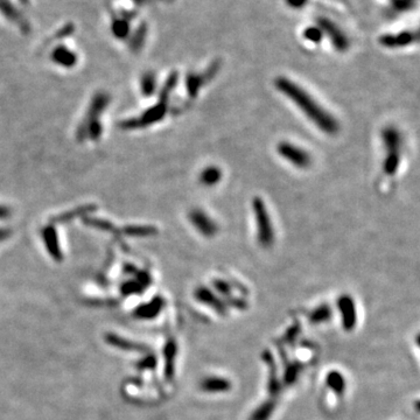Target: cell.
Wrapping results in <instances>:
<instances>
[{
    "label": "cell",
    "instance_id": "obj_1",
    "mask_svg": "<svg viewBox=\"0 0 420 420\" xmlns=\"http://www.w3.org/2000/svg\"><path fill=\"white\" fill-rule=\"evenodd\" d=\"M274 87L279 92L293 102L305 116L316 127H319L322 132L330 135L338 132L340 130L338 122L293 81L286 77H278L274 81Z\"/></svg>",
    "mask_w": 420,
    "mask_h": 420
},
{
    "label": "cell",
    "instance_id": "obj_2",
    "mask_svg": "<svg viewBox=\"0 0 420 420\" xmlns=\"http://www.w3.org/2000/svg\"><path fill=\"white\" fill-rule=\"evenodd\" d=\"M252 210L256 221L258 243L262 248H270L274 242V229L264 200L258 196L254 197Z\"/></svg>",
    "mask_w": 420,
    "mask_h": 420
},
{
    "label": "cell",
    "instance_id": "obj_3",
    "mask_svg": "<svg viewBox=\"0 0 420 420\" xmlns=\"http://www.w3.org/2000/svg\"><path fill=\"white\" fill-rule=\"evenodd\" d=\"M168 111V104L164 102H158L153 107L146 109L140 116L130 118V119L123 121L121 123V129L123 130H138L145 129V127L152 126L160 123L166 117Z\"/></svg>",
    "mask_w": 420,
    "mask_h": 420
},
{
    "label": "cell",
    "instance_id": "obj_4",
    "mask_svg": "<svg viewBox=\"0 0 420 420\" xmlns=\"http://www.w3.org/2000/svg\"><path fill=\"white\" fill-rule=\"evenodd\" d=\"M277 152L287 163L293 165L300 169H305L311 166L312 156L303 147L296 146L288 142H282L277 145Z\"/></svg>",
    "mask_w": 420,
    "mask_h": 420
},
{
    "label": "cell",
    "instance_id": "obj_5",
    "mask_svg": "<svg viewBox=\"0 0 420 420\" xmlns=\"http://www.w3.org/2000/svg\"><path fill=\"white\" fill-rule=\"evenodd\" d=\"M316 26L321 29L324 35L329 37L330 42L337 52H347L349 48V39L336 24L326 16H319L316 18Z\"/></svg>",
    "mask_w": 420,
    "mask_h": 420
},
{
    "label": "cell",
    "instance_id": "obj_6",
    "mask_svg": "<svg viewBox=\"0 0 420 420\" xmlns=\"http://www.w3.org/2000/svg\"><path fill=\"white\" fill-rule=\"evenodd\" d=\"M337 308L341 316V325L345 332H353L357 325V308L354 298L349 294H342L337 299Z\"/></svg>",
    "mask_w": 420,
    "mask_h": 420
},
{
    "label": "cell",
    "instance_id": "obj_7",
    "mask_svg": "<svg viewBox=\"0 0 420 420\" xmlns=\"http://www.w3.org/2000/svg\"><path fill=\"white\" fill-rule=\"evenodd\" d=\"M41 241L45 245L47 252L55 262L60 263L63 261L60 237H58V232L55 224L49 222L41 229Z\"/></svg>",
    "mask_w": 420,
    "mask_h": 420
},
{
    "label": "cell",
    "instance_id": "obj_8",
    "mask_svg": "<svg viewBox=\"0 0 420 420\" xmlns=\"http://www.w3.org/2000/svg\"><path fill=\"white\" fill-rule=\"evenodd\" d=\"M194 298L197 303H200L205 306L213 309L219 315H227L228 306L221 296H218L210 287L198 286L194 291Z\"/></svg>",
    "mask_w": 420,
    "mask_h": 420
},
{
    "label": "cell",
    "instance_id": "obj_9",
    "mask_svg": "<svg viewBox=\"0 0 420 420\" xmlns=\"http://www.w3.org/2000/svg\"><path fill=\"white\" fill-rule=\"evenodd\" d=\"M188 217L192 226L207 238L215 236L218 230L217 224L214 222V219L201 209L190 210Z\"/></svg>",
    "mask_w": 420,
    "mask_h": 420
},
{
    "label": "cell",
    "instance_id": "obj_10",
    "mask_svg": "<svg viewBox=\"0 0 420 420\" xmlns=\"http://www.w3.org/2000/svg\"><path fill=\"white\" fill-rule=\"evenodd\" d=\"M418 41V33L413 31H404L397 34H384L381 35L378 42L384 48L396 49L404 48Z\"/></svg>",
    "mask_w": 420,
    "mask_h": 420
},
{
    "label": "cell",
    "instance_id": "obj_11",
    "mask_svg": "<svg viewBox=\"0 0 420 420\" xmlns=\"http://www.w3.org/2000/svg\"><path fill=\"white\" fill-rule=\"evenodd\" d=\"M111 102V96L105 91H97L91 97L87 110V114L82 121L83 123L91 121H101V116L105 112Z\"/></svg>",
    "mask_w": 420,
    "mask_h": 420
},
{
    "label": "cell",
    "instance_id": "obj_12",
    "mask_svg": "<svg viewBox=\"0 0 420 420\" xmlns=\"http://www.w3.org/2000/svg\"><path fill=\"white\" fill-rule=\"evenodd\" d=\"M218 63L215 62L214 65H211L208 68L207 73L205 74H194L190 73L187 75L186 77V89L187 93L190 98H196L198 95V91L201 90V88L205 86V83L208 79H210L213 76L216 74V71L218 69Z\"/></svg>",
    "mask_w": 420,
    "mask_h": 420
},
{
    "label": "cell",
    "instance_id": "obj_13",
    "mask_svg": "<svg viewBox=\"0 0 420 420\" xmlns=\"http://www.w3.org/2000/svg\"><path fill=\"white\" fill-rule=\"evenodd\" d=\"M263 359H264L267 369H269V379H267V390H269V394L271 398L277 399V397H279V394L282 393L283 387L282 381L279 378L277 364L274 362L272 354H270L269 351H265V353L263 354Z\"/></svg>",
    "mask_w": 420,
    "mask_h": 420
},
{
    "label": "cell",
    "instance_id": "obj_14",
    "mask_svg": "<svg viewBox=\"0 0 420 420\" xmlns=\"http://www.w3.org/2000/svg\"><path fill=\"white\" fill-rule=\"evenodd\" d=\"M200 389L208 394L228 393L232 390L231 381L223 376H208L200 382Z\"/></svg>",
    "mask_w": 420,
    "mask_h": 420
},
{
    "label": "cell",
    "instance_id": "obj_15",
    "mask_svg": "<svg viewBox=\"0 0 420 420\" xmlns=\"http://www.w3.org/2000/svg\"><path fill=\"white\" fill-rule=\"evenodd\" d=\"M96 209H97V208L95 207V205H86V206H82V207H77V208H75V209L68 210V211H65V213L54 216V217H52L49 219V222L56 226V224H62V223L70 222V221L79 218V217L84 218V217H87V216L90 215L91 213H93V211H95Z\"/></svg>",
    "mask_w": 420,
    "mask_h": 420
},
{
    "label": "cell",
    "instance_id": "obj_16",
    "mask_svg": "<svg viewBox=\"0 0 420 420\" xmlns=\"http://www.w3.org/2000/svg\"><path fill=\"white\" fill-rule=\"evenodd\" d=\"M325 384L335 396L343 397L347 392V379L343 373L338 370H330L325 377Z\"/></svg>",
    "mask_w": 420,
    "mask_h": 420
},
{
    "label": "cell",
    "instance_id": "obj_17",
    "mask_svg": "<svg viewBox=\"0 0 420 420\" xmlns=\"http://www.w3.org/2000/svg\"><path fill=\"white\" fill-rule=\"evenodd\" d=\"M382 142L387 152H401L403 138L399 130L394 126H387L382 130Z\"/></svg>",
    "mask_w": 420,
    "mask_h": 420
},
{
    "label": "cell",
    "instance_id": "obj_18",
    "mask_svg": "<svg viewBox=\"0 0 420 420\" xmlns=\"http://www.w3.org/2000/svg\"><path fill=\"white\" fill-rule=\"evenodd\" d=\"M50 58H52L55 65L67 68V69L75 67L76 63H77V55L65 46L55 47L52 54H50Z\"/></svg>",
    "mask_w": 420,
    "mask_h": 420
},
{
    "label": "cell",
    "instance_id": "obj_19",
    "mask_svg": "<svg viewBox=\"0 0 420 420\" xmlns=\"http://www.w3.org/2000/svg\"><path fill=\"white\" fill-rule=\"evenodd\" d=\"M165 306V300L161 296H154L152 301L150 303H146L139 306L135 309L134 315L138 317V319H154L156 315H159V313L163 311V308Z\"/></svg>",
    "mask_w": 420,
    "mask_h": 420
},
{
    "label": "cell",
    "instance_id": "obj_20",
    "mask_svg": "<svg viewBox=\"0 0 420 420\" xmlns=\"http://www.w3.org/2000/svg\"><path fill=\"white\" fill-rule=\"evenodd\" d=\"M277 407V399L269 398L264 402H262L256 409H254L251 414H250L249 420H270Z\"/></svg>",
    "mask_w": 420,
    "mask_h": 420
},
{
    "label": "cell",
    "instance_id": "obj_21",
    "mask_svg": "<svg viewBox=\"0 0 420 420\" xmlns=\"http://www.w3.org/2000/svg\"><path fill=\"white\" fill-rule=\"evenodd\" d=\"M165 357V376L167 379H172L174 376V363L176 358V345L174 341H168L164 350Z\"/></svg>",
    "mask_w": 420,
    "mask_h": 420
},
{
    "label": "cell",
    "instance_id": "obj_22",
    "mask_svg": "<svg viewBox=\"0 0 420 420\" xmlns=\"http://www.w3.org/2000/svg\"><path fill=\"white\" fill-rule=\"evenodd\" d=\"M223 173L221 171V168L217 166H207L202 169V172L200 173V182L201 185L206 187H213L219 184V181L222 180Z\"/></svg>",
    "mask_w": 420,
    "mask_h": 420
},
{
    "label": "cell",
    "instance_id": "obj_23",
    "mask_svg": "<svg viewBox=\"0 0 420 420\" xmlns=\"http://www.w3.org/2000/svg\"><path fill=\"white\" fill-rule=\"evenodd\" d=\"M0 12L8 18V20L13 21L16 25H19L21 29H25L27 31V24L25 23V20L23 19V16L20 15L15 10V7L12 5V3L10 0H0Z\"/></svg>",
    "mask_w": 420,
    "mask_h": 420
},
{
    "label": "cell",
    "instance_id": "obj_24",
    "mask_svg": "<svg viewBox=\"0 0 420 420\" xmlns=\"http://www.w3.org/2000/svg\"><path fill=\"white\" fill-rule=\"evenodd\" d=\"M333 312L329 305H320L319 307H315L313 311L309 313L308 319L313 325H320L328 322L332 319Z\"/></svg>",
    "mask_w": 420,
    "mask_h": 420
},
{
    "label": "cell",
    "instance_id": "obj_25",
    "mask_svg": "<svg viewBox=\"0 0 420 420\" xmlns=\"http://www.w3.org/2000/svg\"><path fill=\"white\" fill-rule=\"evenodd\" d=\"M211 290H213L218 296H221L224 301H227L233 296L232 285L229 282H227L226 279L215 278L211 280Z\"/></svg>",
    "mask_w": 420,
    "mask_h": 420
},
{
    "label": "cell",
    "instance_id": "obj_26",
    "mask_svg": "<svg viewBox=\"0 0 420 420\" xmlns=\"http://www.w3.org/2000/svg\"><path fill=\"white\" fill-rule=\"evenodd\" d=\"M123 235L131 237H151L155 236L156 228L153 226H126L122 229Z\"/></svg>",
    "mask_w": 420,
    "mask_h": 420
},
{
    "label": "cell",
    "instance_id": "obj_27",
    "mask_svg": "<svg viewBox=\"0 0 420 420\" xmlns=\"http://www.w3.org/2000/svg\"><path fill=\"white\" fill-rule=\"evenodd\" d=\"M401 165V152H387L383 161V171L387 175L393 176Z\"/></svg>",
    "mask_w": 420,
    "mask_h": 420
},
{
    "label": "cell",
    "instance_id": "obj_28",
    "mask_svg": "<svg viewBox=\"0 0 420 420\" xmlns=\"http://www.w3.org/2000/svg\"><path fill=\"white\" fill-rule=\"evenodd\" d=\"M156 90V76L152 71H147L140 78V91L143 96L152 97Z\"/></svg>",
    "mask_w": 420,
    "mask_h": 420
},
{
    "label": "cell",
    "instance_id": "obj_29",
    "mask_svg": "<svg viewBox=\"0 0 420 420\" xmlns=\"http://www.w3.org/2000/svg\"><path fill=\"white\" fill-rule=\"evenodd\" d=\"M177 79H179V75H177L176 73H172L168 76L166 82H165V84L163 86V88H161V90L159 92L160 102H164V103L168 104L169 96H171L172 91L175 89L176 84H177Z\"/></svg>",
    "mask_w": 420,
    "mask_h": 420
},
{
    "label": "cell",
    "instance_id": "obj_30",
    "mask_svg": "<svg viewBox=\"0 0 420 420\" xmlns=\"http://www.w3.org/2000/svg\"><path fill=\"white\" fill-rule=\"evenodd\" d=\"M84 223L87 224V226H90L92 228L97 229V230H103V231H107V232H112V233H116V228L113 227V224L111 222H109L107 219H102V218H97V217H90V216H87V217H84Z\"/></svg>",
    "mask_w": 420,
    "mask_h": 420
},
{
    "label": "cell",
    "instance_id": "obj_31",
    "mask_svg": "<svg viewBox=\"0 0 420 420\" xmlns=\"http://www.w3.org/2000/svg\"><path fill=\"white\" fill-rule=\"evenodd\" d=\"M112 34L117 39L119 40H125L130 34V25L126 20H114L112 24Z\"/></svg>",
    "mask_w": 420,
    "mask_h": 420
},
{
    "label": "cell",
    "instance_id": "obj_32",
    "mask_svg": "<svg viewBox=\"0 0 420 420\" xmlns=\"http://www.w3.org/2000/svg\"><path fill=\"white\" fill-rule=\"evenodd\" d=\"M300 373V368L296 363H286L285 371H284V384L286 385H293L295 381L298 379Z\"/></svg>",
    "mask_w": 420,
    "mask_h": 420
},
{
    "label": "cell",
    "instance_id": "obj_33",
    "mask_svg": "<svg viewBox=\"0 0 420 420\" xmlns=\"http://www.w3.org/2000/svg\"><path fill=\"white\" fill-rule=\"evenodd\" d=\"M146 33H147L146 26L145 25H143V26H140L137 29V32L133 34V36L131 37L130 48L132 49L133 52H138V50L142 49L144 42H145V39H146Z\"/></svg>",
    "mask_w": 420,
    "mask_h": 420
},
{
    "label": "cell",
    "instance_id": "obj_34",
    "mask_svg": "<svg viewBox=\"0 0 420 420\" xmlns=\"http://www.w3.org/2000/svg\"><path fill=\"white\" fill-rule=\"evenodd\" d=\"M304 39L315 45L320 44L322 39H324V33H322L321 29L317 26L307 27L304 31Z\"/></svg>",
    "mask_w": 420,
    "mask_h": 420
},
{
    "label": "cell",
    "instance_id": "obj_35",
    "mask_svg": "<svg viewBox=\"0 0 420 420\" xmlns=\"http://www.w3.org/2000/svg\"><path fill=\"white\" fill-rule=\"evenodd\" d=\"M108 342L111 343V345H114L116 347H121L123 349H131V350H134V349H142L139 346H135L133 345L132 342H129V341H125L123 340V338L119 337H116L114 335H109L107 337Z\"/></svg>",
    "mask_w": 420,
    "mask_h": 420
},
{
    "label": "cell",
    "instance_id": "obj_36",
    "mask_svg": "<svg viewBox=\"0 0 420 420\" xmlns=\"http://www.w3.org/2000/svg\"><path fill=\"white\" fill-rule=\"evenodd\" d=\"M308 0H286V3L293 8H301L306 5Z\"/></svg>",
    "mask_w": 420,
    "mask_h": 420
},
{
    "label": "cell",
    "instance_id": "obj_37",
    "mask_svg": "<svg viewBox=\"0 0 420 420\" xmlns=\"http://www.w3.org/2000/svg\"><path fill=\"white\" fill-rule=\"evenodd\" d=\"M11 216V209L6 206L0 205V221L7 219Z\"/></svg>",
    "mask_w": 420,
    "mask_h": 420
},
{
    "label": "cell",
    "instance_id": "obj_38",
    "mask_svg": "<svg viewBox=\"0 0 420 420\" xmlns=\"http://www.w3.org/2000/svg\"><path fill=\"white\" fill-rule=\"evenodd\" d=\"M11 233H12V231L10 230V229L0 228V243H2V242H4V241H6L8 237L11 236Z\"/></svg>",
    "mask_w": 420,
    "mask_h": 420
},
{
    "label": "cell",
    "instance_id": "obj_39",
    "mask_svg": "<svg viewBox=\"0 0 420 420\" xmlns=\"http://www.w3.org/2000/svg\"><path fill=\"white\" fill-rule=\"evenodd\" d=\"M23 2H24V3H27V0H23Z\"/></svg>",
    "mask_w": 420,
    "mask_h": 420
}]
</instances>
